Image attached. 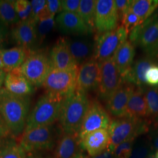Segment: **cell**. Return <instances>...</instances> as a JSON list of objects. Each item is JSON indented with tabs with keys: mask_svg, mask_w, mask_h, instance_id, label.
I'll return each instance as SVG.
<instances>
[{
	"mask_svg": "<svg viewBox=\"0 0 158 158\" xmlns=\"http://www.w3.org/2000/svg\"><path fill=\"white\" fill-rule=\"evenodd\" d=\"M30 107L28 96H20L0 89V114L9 127L11 133L18 136L25 130Z\"/></svg>",
	"mask_w": 158,
	"mask_h": 158,
	"instance_id": "obj_1",
	"label": "cell"
},
{
	"mask_svg": "<svg viewBox=\"0 0 158 158\" xmlns=\"http://www.w3.org/2000/svg\"><path fill=\"white\" fill-rule=\"evenodd\" d=\"M87 93L75 90L64 98L59 118L64 134H78L89 107Z\"/></svg>",
	"mask_w": 158,
	"mask_h": 158,
	"instance_id": "obj_2",
	"label": "cell"
},
{
	"mask_svg": "<svg viewBox=\"0 0 158 158\" xmlns=\"http://www.w3.org/2000/svg\"><path fill=\"white\" fill-rule=\"evenodd\" d=\"M65 97L49 93L41 96L28 116L24 131L53 124L59 119Z\"/></svg>",
	"mask_w": 158,
	"mask_h": 158,
	"instance_id": "obj_3",
	"label": "cell"
},
{
	"mask_svg": "<svg viewBox=\"0 0 158 158\" xmlns=\"http://www.w3.org/2000/svg\"><path fill=\"white\" fill-rule=\"evenodd\" d=\"M129 41L139 46L147 55L154 59L158 58V15L154 14L129 34Z\"/></svg>",
	"mask_w": 158,
	"mask_h": 158,
	"instance_id": "obj_4",
	"label": "cell"
},
{
	"mask_svg": "<svg viewBox=\"0 0 158 158\" xmlns=\"http://www.w3.org/2000/svg\"><path fill=\"white\" fill-rule=\"evenodd\" d=\"M148 124L143 119L130 117L116 118L111 120L108 128L109 148L114 151L120 143L136 137L147 131Z\"/></svg>",
	"mask_w": 158,
	"mask_h": 158,
	"instance_id": "obj_5",
	"label": "cell"
},
{
	"mask_svg": "<svg viewBox=\"0 0 158 158\" xmlns=\"http://www.w3.org/2000/svg\"><path fill=\"white\" fill-rule=\"evenodd\" d=\"M52 69L50 56L43 49H32L20 70L34 87L42 85Z\"/></svg>",
	"mask_w": 158,
	"mask_h": 158,
	"instance_id": "obj_6",
	"label": "cell"
},
{
	"mask_svg": "<svg viewBox=\"0 0 158 158\" xmlns=\"http://www.w3.org/2000/svg\"><path fill=\"white\" fill-rule=\"evenodd\" d=\"M128 36L123 25L111 31L97 35L93 59L101 63L113 58L119 46L127 40Z\"/></svg>",
	"mask_w": 158,
	"mask_h": 158,
	"instance_id": "obj_7",
	"label": "cell"
},
{
	"mask_svg": "<svg viewBox=\"0 0 158 158\" xmlns=\"http://www.w3.org/2000/svg\"><path fill=\"white\" fill-rule=\"evenodd\" d=\"M55 144V133L52 125L24 131L20 146L26 153L51 150Z\"/></svg>",
	"mask_w": 158,
	"mask_h": 158,
	"instance_id": "obj_8",
	"label": "cell"
},
{
	"mask_svg": "<svg viewBox=\"0 0 158 158\" xmlns=\"http://www.w3.org/2000/svg\"><path fill=\"white\" fill-rule=\"evenodd\" d=\"M77 71L52 69L42 85L46 93L66 97L76 90Z\"/></svg>",
	"mask_w": 158,
	"mask_h": 158,
	"instance_id": "obj_9",
	"label": "cell"
},
{
	"mask_svg": "<svg viewBox=\"0 0 158 158\" xmlns=\"http://www.w3.org/2000/svg\"><path fill=\"white\" fill-rule=\"evenodd\" d=\"M124 83L123 77L116 66L113 57L101 63L100 77L97 89L100 98L107 100Z\"/></svg>",
	"mask_w": 158,
	"mask_h": 158,
	"instance_id": "obj_10",
	"label": "cell"
},
{
	"mask_svg": "<svg viewBox=\"0 0 158 158\" xmlns=\"http://www.w3.org/2000/svg\"><path fill=\"white\" fill-rule=\"evenodd\" d=\"M111 121L107 111L99 102L91 101L81 126L79 136L81 141L85 135L97 130H108Z\"/></svg>",
	"mask_w": 158,
	"mask_h": 158,
	"instance_id": "obj_11",
	"label": "cell"
},
{
	"mask_svg": "<svg viewBox=\"0 0 158 158\" xmlns=\"http://www.w3.org/2000/svg\"><path fill=\"white\" fill-rule=\"evenodd\" d=\"M118 21L115 1H96L95 29L97 35L104 34L117 28Z\"/></svg>",
	"mask_w": 158,
	"mask_h": 158,
	"instance_id": "obj_12",
	"label": "cell"
},
{
	"mask_svg": "<svg viewBox=\"0 0 158 158\" xmlns=\"http://www.w3.org/2000/svg\"><path fill=\"white\" fill-rule=\"evenodd\" d=\"M101 63L92 59L78 69L76 89L87 93L97 90L99 84Z\"/></svg>",
	"mask_w": 158,
	"mask_h": 158,
	"instance_id": "obj_13",
	"label": "cell"
},
{
	"mask_svg": "<svg viewBox=\"0 0 158 158\" xmlns=\"http://www.w3.org/2000/svg\"><path fill=\"white\" fill-rule=\"evenodd\" d=\"M37 23L34 19L29 18L25 21L20 20L13 25L12 37L18 46L32 50L34 46L37 44Z\"/></svg>",
	"mask_w": 158,
	"mask_h": 158,
	"instance_id": "obj_14",
	"label": "cell"
},
{
	"mask_svg": "<svg viewBox=\"0 0 158 158\" xmlns=\"http://www.w3.org/2000/svg\"><path fill=\"white\" fill-rule=\"evenodd\" d=\"M52 69L59 70H76L78 65L69 49L66 38L61 37L53 46L50 53Z\"/></svg>",
	"mask_w": 158,
	"mask_h": 158,
	"instance_id": "obj_15",
	"label": "cell"
},
{
	"mask_svg": "<svg viewBox=\"0 0 158 158\" xmlns=\"http://www.w3.org/2000/svg\"><path fill=\"white\" fill-rule=\"evenodd\" d=\"M135 89V85L124 83L107 100V111L116 118L124 117L130 97Z\"/></svg>",
	"mask_w": 158,
	"mask_h": 158,
	"instance_id": "obj_16",
	"label": "cell"
},
{
	"mask_svg": "<svg viewBox=\"0 0 158 158\" xmlns=\"http://www.w3.org/2000/svg\"><path fill=\"white\" fill-rule=\"evenodd\" d=\"M78 134H64L57 144L54 158H84Z\"/></svg>",
	"mask_w": 158,
	"mask_h": 158,
	"instance_id": "obj_17",
	"label": "cell"
},
{
	"mask_svg": "<svg viewBox=\"0 0 158 158\" xmlns=\"http://www.w3.org/2000/svg\"><path fill=\"white\" fill-rule=\"evenodd\" d=\"M56 23L64 34L86 36L92 32L77 13L61 12L56 17Z\"/></svg>",
	"mask_w": 158,
	"mask_h": 158,
	"instance_id": "obj_18",
	"label": "cell"
},
{
	"mask_svg": "<svg viewBox=\"0 0 158 158\" xmlns=\"http://www.w3.org/2000/svg\"><path fill=\"white\" fill-rule=\"evenodd\" d=\"M69 49L77 65H81L93 58L95 42L87 38L67 39Z\"/></svg>",
	"mask_w": 158,
	"mask_h": 158,
	"instance_id": "obj_19",
	"label": "cell"
},
{
	"mask_svg": "<svg viewBox=\"0 0 158 158\" xmlns=\"http://www.w3.org/2000/svg\"><path fill=\"white\" fill-rule=\"evenodd\" d=\"M156 64L155 59L150 57H142L132 63L130 70L124 77V82L137 86L145 87L147 86L145 75L147 70L152 65Z\"/></svg>",
	"mask_w": 158,
	"mask_h": 158,
	"instance_id": "obj_20",
	"label": "cell"
},
{
	"mask_svg": "<svg viewBox=\"0 0 158 158\" xmlns=\"http://www.w3.org/2000/svg\"><path fill=\"white\" fill-rule=\"evenodd\" d=\"M110 134L106 129L97 130L88 134L81 140V145L91 157L106 149L110 145Z\"/></svg>",
	"mask_w": 158,
	"mask_h": 158,
	"instance_id": "obj_21",
	"label": "cell"
},
{
	"mask_svg": "<svg viewBox=\"0 0 158 158\" xmlns=\"http://www.w3.org/2000/svg\"><path fill=\"white\" fill-rule=\"evenodd\" d=\"M4 83L7 90L17 95L29 96L34 92V85L23 76L20 68L6 74Z\"/></svg>",
	"mask_w": 158,
	"mask_h": 158,
	"instance_id": "obj_22",
	"label": "cell"
},
{
	"mask_svg": "<svg viewBox=\"0 0 158 158\" xmlns=\"http://www.w3.org/2000/svg\"><path fill=\"white\" fill-rule=\"evenodd\" d=\"M145 87H137L135 89L128 102L124 117L139 119L148 117Z\"/></svg>",
	"mask_w": 158,
	"mask_h": 158,
	"instance_id": "obj_23",
	"label": "cell"
},
{
	"mask_svg": "<svg viewBox=\"0 0 158 158\" xmlns=\"http://www.w3.org/2000/svg\"><path fill=\"white\" fill-rule=\"evenodd\" d=\"M30 51L21 46L9 49H0V56L4 65V72L8 73L15 69L20 68Z\"/></svg>",
	"mask_w": 158,
	"mask_h": 158,
	"instance_id": "obj_24",
	"label": "cell"
},
{
	"mask_svg": "<svg viewBox=\"0 0 158 158\" xmlns=\"http://www.w3.org/2000/svg\"><path fill=\"white\" fill-rule=\"evenodd\" d=\"M135 54V46L127 40L119 46L113 57L115 64L123 78L134 63Z\"/></svg>",
	"mask_w": 158,
	"mask_h": 158,
	"instance_id": "obj_25",
	"label": "cell"
},
{
	"mask_svg": "<svg viewBox=\"0 0 158 158\" xmlns=\"http://www.w3.org/2000/svg\"><path fill=\"white\" fill-rule=\"evenodd\" d=\"M158 8V0H132L130 10L140 18L143 23Z\"/></svg>",
	"mask_w": 158,
	"mask_h": 158,
	"instance_id": "obj_26",
	"label": "cell"
},
{
	"mask_svg": "<svg viewBox=\"0 0 158 158\" xmlns=\"http://www.w3.org/2000/svg\"><path fill=\"white\" fill-rule=\"evenodd\" d=\"M15 1L0 0V23L6 27L20 21L15 7Z\"/></svg>",
	"mask_w": 158,
	"mask_h": 158,
	"instance_id": "obj_27",
	"label": "cell"
},
{
	"mask_svg": "<svg viewBox=\"0 0 158 158\" xmlns=\"http://www.w3.org/2000/svg\"><path fill=\"white\" fill-rule=\"evenodd\" d=\"M96 6V0H81L77 13L91 32L95 29Z\"/></svg>",
	"mask_w": 158,
	"mask_h": 158,
	"instance_id": "obj_28",
	"label": "cell"
},
{
	"mask_svg": "<svg viewBox=\"0 0 158 158\" xmlns=\"http://www.w3.org/2000/svg\"><path fill=\"white\" fill-rule=\"evenodd\" d=\"M147 100L148 117L158 122V87H147L144 88Z\"/></svg>",
	"mask_w": 158,
	"mask_h": 158,
	"instance_id": "obj_29",
	"label": "cell"
},
{
	"mask_svg": "<svg viewBox=\"0 0 158 158\" xmlns=\"http://www.w3.org/2000/svg\"><path fill=\"white\" fill-rule=\"evenodd\" d=\"M27 153L15 141L10 138L8 142L2 152L0 154V158H26Z\"/></svg>",
	"mask_w": 158,
	"mask_h": 158,
	"instance_id": "obj_30",
	"label": "cell"
},
{
	"mask_svg": "<svg viewBox=\"0 0 158 158\" xmlns=\"http://www.w3.org/2000/svg\"><path fill=\"white\" fill-rule=\"evenodd\" d=\"M55 24L54 17H51L38 21L36 25L37 43L40 44L45 38L46 35L51 32Z\"/></svg>",
	"mask_w": 158,
	"mask_h": 158,
	"instance_id": "obj_31",
	"label": "cell"
},
{
	"mask_svg": "<svg viewBox=\"0 0 158 158\" xmlns=\"http://www.w3.org/2000/svg\"><path fill=\"white\" fill-rule=\"evenodd\" d=\"M152 146L148 142H139L134 144L130 158H147L151 153Z\"/></svg>",
	"mask_w": 158,
	"mask_h": 158,
	"instance_id": "obj_32",
	"label": "cell"
},
{
	"mask_svg": "<svg viewBox=\"0 0 158 158\" xmlns=\"http://www.w3.org/2000/svg\"><path fill=\"white\" fill-rule=\"evenodd\" d=\"M17 14L21 21L27 20L32 15V6L27 0H17L15 2Z\"/></svg>",
	"mask_w": 158,
	"mask_h": 158,
	"instance_id": "obj_33",
	"label": "cell"
},
{
	"mask_svg": "<svg viewBox=\"0 0 158 158\" xmlns=\"http://www.w3.org/2000/svg\"><path fill=\"white\" fill-rule=\"evenodd\" d=\"M121 21L122 25L128 35L135 27L142 23L140 18L130 10L124 15Z\"/></svg>",
	"mask_w": 158,
	"mask_h": 158,
	"instance_id": "obj_34",
	"label": "cell"
},
{
	"mask_svg": "<svg viewBox=\"0 0 158 158\" xmlns=\"http://www.w3.org/2000/svg\"><path fill=\"white\" fill-rule=\"evenodd\" d=\"M134 144V140L133 139L120 143L114 149V158H130Z\"/></svg>",
	"mask_w": 158,
	"mask_h": 158,
	"instance_id": "obj_35",
	"label": "cell"
},
{
	"mask_svg": "<svg viewBox=\"0 0 158 158\" xmlns=\"http://www.w3.org/2000/svg\"><path fill=\"white\" fill-rule=\"evenodd\" d=\"M147 85L151 87H158V63L152 65L145 75Z\"/></svg>",
	"mask_w": 158,
	"mask_h": 158,
	"instance_id": "obj_36",
	"label": "cell"
},
{
	"mask_svg": "<svg viewBox=\"0 0 158 158\" xmlns=\"http://www.w3.org/2000/svg\"><path fill=\"white\" fill-rule=\"evenodd\" d=\"M32 6V15L31 18L38 23V17L46 6L47 1L45 0H33L31 2Z\"/></svg>",
	"mask_w": 158,
	"mask_h": 158,
	"instance_id": "obj_37",
	"label": "cell"
},
{
	"mask_svg": "<svg viewBox=\"0 0 158 158\" xmlns=\"http://www.w3.org/2000/svg\"><path fill=\"white\" fill-rule=\"evenodd\" d=\"M131 0H115V4L118 15L119 20H122L125 14L129 11Z\"/></svg>",
	"mask_w": 158,
	"mask_h": 158,
	"instance_id": "obj_38",
	"label": "cell"
},
{
	"mask_svg": "<svg viewBox=\"0 0 158 158\" xmlns=\"http://www.w3.org/2000/svg\"><path fill=\"white\" fill-rule=\"evenodd\" d=\"M61 2L62 11L78 13L80 4V0H63Z\"/></svg>",
	"mask_w": 158,
	"mask_h": 158,
	"instance_id": "obj_39",
	"label": "cell"
},
{
	"mask_svg": "<svg viewBox=\"0 0 158 158\" xmlns=\"http://www.w3.org/2000/svg\"><path fill=\"white\" fill-rule=\"evenodd\" d=\"M47 6L51 15L55 17V14L61 12L62 10V2L59 0H48L47 1Z\"/></svg>",
	"mask_w": 158,
	"mask_h": 158,
	"instance_id": "obj_40",
	"label": "cell"
},
{
	"mask_svg": "<svg viewBox=\"0 0 158 158\" xmlns=\"http://www.w3.org/2000/svg\"><path fill=\"white\" fill-rule=\"evenodd\" d=\"M11 134V133L9 127L0 114V138H7Z\"/></svg>",
	"mask_w": 158,
	"mask_h": 158,
	"instance_id": "obj_41",
	"label": "cell"
},
{
	"mask_svg": "<svg viewBox=\"0 0 158 158\" xmlns=\"http://www.w3.org/2000/svg\"><path fill=\"white\" fill-rule=\"evenodd\" d=\"M91 158H114V151L108 147L102 153L97 155Z\"/></svg>",
	"mask_w": 158,
	"mask_h": 158,
	"instance_id": "obj_42",
	"label": "cell"
},
{
	"mask_svg": "<svg viewBox=\"0 0 158 158\" xmlns=\"http://www.w3.org/2000/svg\"><path fill=\"white\" fill-rule=\"evenodd\" d=\"M7 36V30L6 26L0 23V48L3 45Z\"/></svg>",
	"mask_w": 158,
	"mask_h": 158,
	"instance_id": "obj_43",
	"label": "cell"
},
{
	"mask_svg": "<svg viewBox=\"0 0 158 158\" xmlns=\"http://www.w3.org/2000/svg\"><path fill=\"white\" fill-rule=\"evenodd\" d=\"M26 158H54L49 155H44L39 152L28 153Z\"/></svg>",
	"mask_w": 158,
	"mask_h": 158,
	"instance_id": "obj_44",
	"label": "cell"
},
{
	"mask_svg": "<svg viewBox=\"0 0 158 158\" xmlns=\"http://www.w3.org/2000/svg\"><path fill=\"white\" fill-rule=\"evenodd\" d=\"M10 138H0V154L2 152L4 149H5Z\"/></svg>",
	"mask_w": 158,
	"mask_h": 158,
	"instance_id": "obj_45",
	"label": "cell"
},
{
	"mask_svg": "<svg viewBox=\"0 0 158 158\" xmlns=\"http://www.w3.org/2000/svg\"><path fill=\"white\" fill-rule=\"evenodd\" d=\"M152 147L156 150H158V132H157L153 138Z\"/></svg>",
	"mask_w": 158,
	"mask_h": 158,
	"instance_id": "obj_46",
	"label": "cell"
},
{
	"mask_svg": "<svg viewBox=\"0 0 158 158\" xmlns=\"http://www.w3.org/2000/svg\"><path fill=\"white\" fill-rule=\"evenodd\" d=\"M6 76V72L3 70L0 69V85H2V84L4 82Z\"/></svg>",
	"mask_w": 158,
	"mask_h": 158,
	"instance_id": "obj_47",
	"label": "cell"
},
{
	"mask_svg": "<svg viewBox=\"0 0 158 158\" xmlns=\"http://www.w3.org/2000/svg\"><path fill=\"white\" fill-rule=\"evenodd\" d=\"M0 69H2L3 70H4V63H3V62L2 60V59H1V56H0Z\"/></svg>",
	"mask_w": 158,
	"mask_h": 158,
	"instance_id": "obj_48",
	"label": "cell"
},
{
	"mask_svg": "<svg viewBox=\"0 0 158 158\" xmlns=\"http://www.w3.org/2000/svg\"><path fill=\"white\" fill-rule=\"evenodd\" d=\"M156 158L155 157V156L152 154V153H151L148 156V158Z\"/></svg>",
	"mask_w": 158,
	"mask_h": 158,
	"instance_id": "obj_49",
	"label": "cell"
},
{
	"mask_svg": "<svg viewBox=\"0 0 158 158\" xmlns=\"http://www.w3.org/2000/svg\"><path fill=\"white\" fill-rule=\"evenodd\" d=\"M155 157H156V158H158V152H157V153H156V155H155Z\"/></svg>",
	"mask_w": 158,
	"mask_h": 158,
	"instance_id": "obj_50",
	"label": "cell"
},
{
	"mask_svg": "<svg viewBox=\"0 0 158 158\" xmlns=\"http://www.w3.org/2000/svg\"><path fill=\"white\" fill-rule=\"evenodd\" d=\"M1 85H0V89H1Z\"/></svg>",
	"mask_w": 158,
	"mask_h": 158,
	"instance_id": "obj_51",
	"label": "cell"
},
{
	"mask_svg": "<svg viewBox=\"0 0 158 158\" xmlns=\"http://www.w3.org/2000/svg\"></svg>",
	"mask_w": 158,
	"mask_h": 158,
	"instance_id": "obj_52",
	"label": "cell"
}]
</instances>
